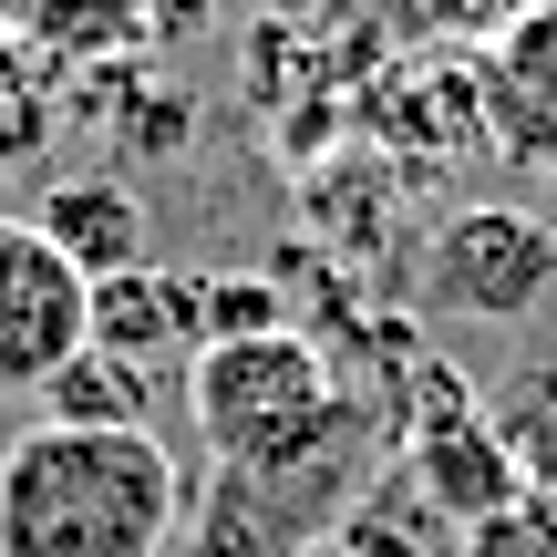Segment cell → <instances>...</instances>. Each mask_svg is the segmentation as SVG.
Returning <instances> with one entry per match:
<instances>
[{
	"label": "cell",
	"instance_id": "cell-4",
	"mask_svg": "<svg viewBox=\"0 0 557 557\" xmlns=\"http://www.w3.org/2000/svg\"><path fill=\"white\" fill-rule=\"evenodd\" d=\"M361 444H372V413H351L320 455H299V465H269V475H218V506H207V557H289V547H310L320 527L351 506Z\"/></svg>",
	"mask_w": 557,
	"mask_h": 557
},
{
	"label": "cell",
	"instance_id": "cell-10",
	"mask_svg": "<svg viewBox=\"0 0 557 557\" xmlns=\"http://www.w3.org/2000/svg\"><path fill=\"white\" fill-rule=\"evenodd\" d=\"M145 403H156V382L124 372V361H103V351H73L52 382H41V423H103V434H145Z\"/></svg>",
	"mask_w": 557,
	"mask_h": 557
},
{
	"label": "cell",
	"instance_id": "cell-9",
	"mask_svg": "<svg viewBox=\"0 0 557 557\" xmlns=\"http://www.w3.org/2000/svg\"><path fill=\"white\" fill-rule=\"evenodd\" d=\"M32 227L62 248L83 278H114V269H145V207L124 186H52L32 207Z\"/></svg>",
	"mask_w": 557,
	"mask_h": 557
},
{
	"label": "cell",
	"instance_id": "cell-11",
	"mask_svg": "<svg viewBox=\"0 0 557 557\" xmlns=\"http://www.w3.org/2000/svg\"><path fill=\"white\" fill-rule=\"evenodd\" d=\"M465 557H557V485H517L496 517H475Z\"/></svg>",
	"mask_w": 557,
	"mask_h": 557
},
{
	"label": "cell",
	"instance_id": "cell-14",
	"mask_svg": "<svg viewBox=\"0 0 557 557\" xmlns=\"http://www.w3.org/2000/svg\"><path fill=\"white\" fill-rule=\"evenodd\" d=\"M547 218H557V176H547Z\"/></svg>",
	"mask_w": 557,
	"mask_h": 557
},
{
	"label": "cell",
	"instance_id": "cell-6",
	"mask_svg": "<svg viewBox=\"0 0 557 557\" xmlns=\"http://www.w3.org/2000/svg\"><path fill=\"white\" fill-rule=\"evenodd\" d=\"M465 83H475L485 156L557 176V0H527L517 21H496L475 41V62H465Z\"/></svg>",
	"mask_w": 557,
	"mask_h": 557
},
{
	"label": "cell",
	"instance_id": "cell-2",
	"mask_svg": "<svg viewBox=\"0 0 557 557\" xmlns=\"http://www.w3.org/2000/svg\"><path fill=\"white\" fill-rule=\"evenodd\" d=\"M186 413H197V444L218 475H269V465H299L361 413L341 393L331 351L310 331H248V341H207L186 361Z\"/></svg>",
	"mask_w": 557,
	"mask_h": 557
},
{
	"label": "cell",
	"instance_id": "cell-7",
	"mask_svg": "<svg viewBox=\"0 0 557 557\" xmlns=\"http://www.w3.org/2000/svg\"><path fill=\"white\" fill-rule=\"evenodd\" d=\"M83 351L124 361V372H145V382H156L165 361H197V351H207V278H165V269H114V278H94Z\"/></svg>",
	"mask_w": 557,
	"mask_h": 557
},
{
	"label": "cell",
	"instance_id": "cell-3",
	"mask_svg": "<svg viewBox=\"0 0 557 557\" xmlns=\"http://www.w3.org/2000/svg\"><path fill=\"white\" fill-rule=\"evenodd\" d=\"M423 299L444 320H475V331H517L557 299V218L517 197H475L434 227L423 248Z\"/></svg>",
	"mask_w": 557,
	"mask_h": 557
},
{
	"label": "cell",
	"instance_id": "cell-1",
	"mask_svg": "<svg viewBox=\"0 0 557 557\" xmlns=\"http://www.w3.org/2000/svg\"><path fill=\"white\" fill-rule=\"evenodd\" d=\"M176 517L186 485L156 434L32 423L0 444V557H165Z\"/></svg>",
	"mask_w": 557,
	"mask_h": 557
},
{
	"label": "cell",
	"instance_id": "cell-13",
	"mask_svg": "<svg viewBox=\"0 0 557 557\" xmlns=\"http://www.w3.org/2000/svg\"><path fill=\"white\" fill-rule=\"evenodd\" d=\"M278 331V289L269 278H207V341H248Z\"/></svg>",
	"mask_w": 557,
	"mask_h": 557
},
{
	"label": "cell",
	"instance_id": "cell-8",
	"mask_svg": "<svg viewBox=\"0 0 557 557\" xmlns=\"http://www.w3.org/2000/svg\"><path fill=\"white\" fill-rule=\"evenodd\" d=\"M413 496H434L455 527H475V517H496L506 496H517V455H506V434L485 413H465V403H434V423H423V444H413Z\"/></svg>",
	"mask_w": 557,
	"mask_h": 557
},
{
	"label": "cell",
	"instance_id": "cell-5",
	"mask_svg": "<svg viewBox=\"0 0 557 557\" xmlns=\"http://www.w3.org/2000/svg\"><path fill=\"white\" fill-rule=\"evenodd\" d=\"M83 310L94 278L32 218H0V403H41V382L83 351Z\"/></svg>",
	"mask_w": 557,
	"mask_h": 557
},
{
	"label": "cell",
	"instance_id": "cell-12",
	"mask_svg": "<svg viewBox=\"0 0 557 557\" xmlns=\"http://www.w3.org/2000/svg\"><path fill=\"white\" fill-rule=\"evenodd\" d=\"M21 21L52 41H114V32H135V0H21Z\"/></svg>",
	"mask_w": 557,
	"mask_h": 557
}]
</instances>
